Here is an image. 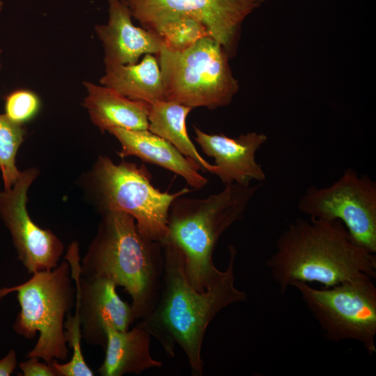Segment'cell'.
I'll return each mask as SVG.
<instances>
[{"instance_id":"1","label":"cell","mask_w":376,"mask_h":376,"mask_svg":"<svg viewBox=\"0 0 376 376\" xmlns=\"http://www.w3.org/2000/svg\"><path fill=\"white\" fill-rule=\"evenodd\" d=\"M164 272L159 298L152 312L137 325L155 337L169 357L178 345L185 352L191 375L203 374L201 349L206 330L227 306L247 300L235 285L237 250L229 246V261L220 276L203 291L188 281L183 259L172 247L163 245Z\"/></svg>"},{"instance_id":"2","label":"cell","mask_w":376,"mask_h":376,"mask_svg":"<svg viewBox=\"0 0 376 376\" xmlns=\"http://www.w3.org/2000/svg\"><path fill=\"white\" fill-rule=\"evenodd\" d=\"M266 266L283 295L297 282L328 288L361 274L376 277L375 253L338 220L296 219L279 236Z\"/></svg>"},{"instance_id":"3","label":"cell","mask_w":376,"mask_h":376,"mask_svg":"<svg viewBox=\"0 0 376 376\" xmlns=\"http://www.w3.org/2000/svg\"><path fill=\"white\" fill-rule=\"evenodd\" d=\"M95 236L80 262V276L105 277L132 299L136 320L155 308L162 285L164 258L160 242L143 235L134 218L122 211L101 213Z\"/></svg>"},{"instance_id":"4","label":"cell","mask_w":376,"mask_h":376,"mask_svg":"<svg viewBox=\"0 0 376 376\" xmlns=\"http://www.w3.org/2000/svg\"><path fill=\"white\" fill-rule=\"evenodd\" d=\"M263 182L248 187L226 185L206 198L177 197L171 204L167 231L162 245L177 251L183 259L187 278L196 290L212 284L222 271L214 264L213 254L221 235L242 220Z\"/></svg>"},{"instance_id":"5","label":"cell","mask_w":376,"mask_h":376,"mask_svg":"<svg viewBox=\"0 0 376 376\" xmlns=\"http://www.w3.org/2000/svg\"><path fill=\"white\" fill-rule=\"evenodd\" d=\"M151 180L152 175L143 164L125 161L116 164L107 156L100 155L82 178L81 184L88 201L100 214L125 212L134 218L143 235L162 244L171 203L192 189L163 192Z\"/></svg>"},{"instance_id":"6","label":"cell","mask_w":376,"mask_h":376,"mask_svg":"<svg viewBox=\"0 0 376 376\" xmlns=\"http://www.w3.org/2000/svg\"><path fill=\"white\" fill-rule=\"evenodd\" d=\"M72 279L65 260L54 269L33 273L22 284L0 288V300L17 293L20 311L13 324L15 332L30 340L39 332L27 358L36 357L47 363L68 358L64 324L76 300Z\"/></svg>"},{"instance_id":"7","label":"cell","mask_w":376,"mask_h":376,"mask_svg":"<svg viewBox=\"0 0 376 376\" xmlns=\"http://www.w3.org/2000/svg\"><path fill=\"white\" fill-rule=\"evenodd\" d=\"M156 57L166 100L215 109L229 105L239 91L229 56L210 36L182 51L162 45Z\"/></svg>"},{"instance_id":"8","label":"cell","mask_w":376,"mask_h":376,"mask_svg":"<svg viewBox=\"0 0 376 376\" xmlns=\"http://www.w3.org/2000/svg\"><path fill=\"white\" fill-rule=\"evenodd\" d=\"M361 274L318 289L297 282L296 288L327 340L358 342L370 355L376 352V286Z\"/></svg>"},{"instance_id":"9","label":"cell","mask_w":376,"mask_h":376,"mask_svg":"<svg viewBox=\"0 0 376 376\" xmlns=\"http://www.w3.org/2000/svg\"><path fill=\"white\" fill-rule=\"evenodd\" d=\"M310 218L343 224L353 240L376 253V183L351 168L327 187H308L297 204Z\"/></svg>"},{"instance_id":"10","label":"cell","mask_w":376,"mask_h":376,"mask_svg":"<svg viewBox=\"0 0 376 376\" xmlns=\"http://www.w3.org/2000/svg\"><path fill=\"white\" fill-rule=\"evenodd\" d=\"M143 28L157 33L178 17L200 20L212 38L226 49L230 58L237 52L245 19L265 0H121Z\"/></svg>"},{"instance_id":"11","label":"cell","mask_w":376,"mask_h":376,"mask_svg":"<svg viewBox=\"0 0 376 376\" xmlns=\"http://www.w3.org/2000/svg\"><path fill=\"white\" fill-rule=\"evenodd\" d=\"M37 168H29L8 190L0 191V218L9 230L18 259L29 274L58 265L64 245L50 230L39 227L26 210L27 191L37 178Z\"/></svg>"},{"instance_id":"12","label":"cell","mask_w":376,"mask_h":376,"mask_svg":"<svg viewBox=\"0 0 376 376\" xmlns=\"http://www.w3.org/2000/svg\"><path fill=\"white\" fill-rule=\"evenodd\" d=\"M65 258L76 283L75 313L79 316L81 336L88 345L104 348L107 327L126 331L136 320L132 306L119 297L112 280L80 276L77 242L69 245Z\"/></svg>"},{"instance_id":"13","label":"cell","mask_w":376,"mask_h":376,"mask_svg":"<svg viewBox=\"0 0 376 376\" xmlns=\"http://www.w3.org/2000/svg\"><path fill=\"white\" fill-rule=\"evenodd\" d=\"M195 140L201 150L214 159L216 175L222 183L237 184L244 187L252 181L263 182L266 175L261 164L256 162V152L267 141V135L249 132L237 137L224 134H207L194 126Z\"/></svg>"},{"instance_id":"14","label":"cell","mask_w":376,"mask_h":376,"mask_svg":"<svg viewBox=\"0 0 376 376\" xmlns=\"http://www.w3.org/2000/svg\"><path fill=\"white\" fill-rule=\"evenodd\" d=\"M107 3V22L95 26L103 46L104 65L134 64L143 54L158 53L163 42L157 33L136 26L121 0Z\"/></svg>"},{"instance_id":"15","label":"cell","mask_w":376,"mask_h":376,"mask_svg":"<svg viewBox=\"0 0 376 376\" xmlns=\"http://www.w3.org/2000/svg\"><path fill=\"white\" fill-rule=\"evenodd\" d=\"M109 132L120 144L118 155L121 158L135 156L142 161L169 170L180 175L194 189L203 188L207 179L198 171L199 166L187 158L171 143L149 130L112 128Z\"/></svg>"},{"instance_id":"16","label":"cell","mask_w":376,"mask_h":376,"mask_svg":"<svg viewBox=\"0 0 376 376\" xmlns=\"http://www.w3.org/2000/svg\"><path fill=\"white\" fill-rule=\"evenodd\" d=\"M87 95L83 105L91 122L104 133L112 128L146 130L150 104L126 97L102 85L84 81Z\"/></svg>"},{"instance_id":"17","label":"cell","mask_w":376,"mask_h":376,"mask_svg":"<svg viewBox=\"0 0 376 376\" xmlns=\"http://www.w3.org/2000/svg\"><path fill=\"white\" fill-rule=\"evenodd\" d=\"M106 334L105 357L97 370L100 375H139L148 369L162 367V362L152 357L151 335L145 329L137 324L126 331L107 327Z\"/></svg>"},{"instance_id":"18","label":"cell","mask_w":376,"mask_h":376,"mask_svg":"<svg viewBox=\"0 0 376 376\" xmlns=\"http://www.w3.org/2000/svg\"><path fill=\"white\" fill-rule=\"evenodd\" d=\"M100 83L131 100L150 104L166 100L158 61L150 54L134 64L105 65Z\"/></svg>"},{"instance_id":"19","label":"cell","mask_w":376,"mask_h":376,"mask_svg":"<svg viewBox=\"0 0 376 376\" xmlns=\"http://www.w3.org/2000/svg\"><path fill=\"white\" fill-rule=\"evenodd\" d=\"M192 109L169 100L152 104L148 130L171 143L187 158L196 163L201 171L213 173L215 166L199 154L187 131L186 119Z\"/></svg>"},{"instance_id":"20","label":"cell","mask_w":376,"mask_h":376,"mask_svg":"<svg viewBox=\"0 0 376 376\" xmlns=\"http://www.w3.org/2000/svg\"><path fill=\"white\" fill-rule=\"evenodd\" d=\"M26 133L22 124L11 120L6 114H0V169L5 190L10 189L20 175L15 157Z\"/></svg>"},{"instance_id":"21","label":"cell","mask_w":376,"mask_h":376,"mask_svg":"<svg viewBox=\"0 0 376 376\" xmlns=\"http://www.w3.org/2000/svg\"><path fill=\"white\" fill-rule=\"evenodd\" d=\"M157 33L163 45L171 51L184 50L203 37L210 36L205 26L191 16L178 17L163 24Z\"/></svg>"},{"instance_id":"22","label":"cell","mask_w":376,"mask_h":376,"mask_svg":"<svg viewBox=\"0 0 376 376\" xmlns=\"http://www.w3.org/2000/svg\"><path fill=\"white\" fill-rule=\"evenodd\" d=\"M65 321V337L69 347L72 350L71 359L68 363H59L53 359L50 363L58 376H93L94 373L87 365L81 351V332L78 315H67Z\"/></svg>"},{"instance_id":"23","label":"cell","mask_w":376,"mask_h":376,"mask_svg":"<svg viewBox=\"0 0 376 376\" xmlns=\"http://www.w3.org/2000/svg\"><path fill=\"white\" fill-rule=\"evenodd\" d=\"M39 107L38 97L26 89L14 91L5 99V114L11 120L22 125L37 113Z\"/></svg>"},{"instance_id":"24","label":"cell","mask_w":376,"mask_h":376,"mask_svg":"<svg viewBox=\"0 0 376 376\" xmlns=\"http://www.w3.org/2000/svg\"><path fill=\"white\" fill-rule=\"evenodd\" d=\"M26 361L19 363L24 376H58L55 368L47 363L39 362V359L30 357Z\"/></svg>"},{"instance_id":"25","label":"cell","mask_w":376,"mask_h":376,"mask_svg":"<svg viewBox=\"0 0 376 376\" xmlns=\"http://www.w3.org/2000/svg\"><path fill=\"white\" fill-rule=\"evenodd\" d=\"M17 364L16 352L12 349L0 359V376H10L15 370Z\"/></svg>"},{"instance_id":"26","label":"cell","mask_w":376,"mask_h":376,"mask_svg":"<svg viewBox=\"0 0 376 376\" xmlns=\"http://www.w3.org/2000/svg\"><path fill=\"white\" fill-rule=\"evenodd\" d=\"M3 5V2L1 1H0V11L2 9Z\"/></svg>"},{"instance_id":"27","label":"cell","mask_w":376,"mask_h":376,"mask_svg":"<svg viewBox=\"0 0 376 376\" xmlns=\"http://www.w3.org/2000/svg\"><path fill=\"white\" fill-rule=\"evenodd\" d=\"M0 67H1V63H0Z\"/></svg>"}]
</instances>
